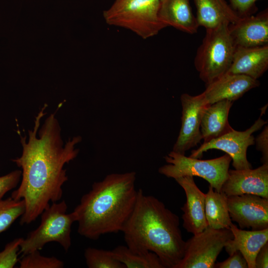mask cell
I'll list each match as a JSON object with an SVG mask.
<instances>
[{
  "label": "cell",
  "instance_id": "obj_5",
  "mask_svg": "<svg viewBox=\"0 0 268 268\" xmlns=\"http://www.w3.org/2000/svg\"><path fill=\"white\" fill-rule=\"evenodd\" d=\"M159 0H115L103 11V17L107 24L128 29L147 39L166 27L158 16Z\"/></svg>",
  "mask_w": 268,
  "mask_h": 268
},
{
  "label": "cell",
  "instance_id": "obj_27",
  "mask_svg": "<svg viewBox=\"0 0 268 268\" xmlns=\"http://www.w3.org/2000/svg\"><path fill=\"white\" fill-rule=\"evenodd\" d=\"M21 177V170H16L0 177V201L4 195L15 188Z\"/></svg>",
  "mask_w": 268,
  "mask_h": 268
},
{
  "label": "cell",
  "instance_id": "obj_13",
  "mask_svg": "<svg viewBox=\"0 0 268 268\" xmlns=\"http://www.w3.org/2000/svg\"><path fill=\"white\" fill-rule=\"evenodd\" d=\"M175 180L183 189L186 197L181 207L183 226L193 235L199 233L207 227L204 211L205 194L198 187L193 176L181 177Z\"/></svg>",
  "mask_w": 268,
  "mask_h": 268
},
{
  "label": "cell",
  "instance_id": "obj_17",
  "mask_svg": "<svg viewBox=\"0 0 268 268\" xmlns=\"http://www.w3.org/2000/svg\"><path fill=\"white\" fill-rule=\"evenodd\" d=\"M191 0H160L158 16L166 27L172 26L189 34L198 32L199 25L193 13Z\"/></svg>",
  "mask_w": 268,
  "mask_h": 268
},
{
  "label": "cell",
  "instance_id": "obj_2",
  "mask_svg": "<svg viewBox=\"0 0 268 268\" xmlns=\"http://www.w3.org/2000/svg\"><path fill=\"white\" fill-rule=\"evenodd\" d=\"M127 246L134 253L149 252L165 268H175L184 256L186 241L180 219L156 198L137 190L134 208L122 231Z\"/></svg>",
  "mask_w": 268,
  "mask_h": 268
},
{
  "label": "cell",
  "instance_id": "obj_7",
  "mask_svg": "<svg viewBox=\"0 0 268 268\" xmlns=\"http://www.w3.org/2000/svg\"><path fill=\"white\" fill-rule=\"evenodd\" d=\"M167 164L161 166L158 172L168 178H177L190 176H198L206 180L218 192L228 176L231 157L226 154L208 160L187 157L173 151L164 157Z\"/></svg>",
  "mask_w": 268,
  "mask_h": 268
},
{
  "label": "cell",
  "instance_id": "obj_30",
  "mask_svg": "<svg viewBox=\"0 0 268 268\" xmlns=\"http://www.w3.org/2000/svg\"><path fill=\"white\" fill-rule=\"evenodd\" d=\"M256 148L262 153L263 164H268V127L265 126L262 132L255 139Z\"/></svg>",
  "mask_w": 268,
  "mask_h": 268
},
{
  "label": "cell",
  "instance_id": "obj_15",
  "mask_svg": "<svg viewBox=\"0 0 268 268\" xmlns=\"http://www.w3.org/2000/svg\"><path fill=\"white\" fill-rule=\"evenodd\" d=\"M259 85L258 80L249 76L226 73L205 85L206 88L202 93L209 105L223 100L233 102Z\"/></svg>",
  "mask_w": 268,
  "mask_h": 268
},
{
  "label": "cell",
  "instance_id": "obj_24",
  "mask_svg": "<svg viewBox=\"0 0 268 268\" xmlns=\"http://www.w3.org/2000/svg\"><path fill=\"white\" fill-rule=\"evenodd\" d=\"M25 204L23 200L11 197L0 201V233L6 230L11 224L23 214Z\"/></svg>",
  "mask_w": 268,
  "mask_h": 268
},
{
  "label": "cell",
  "instance_id": "obj_6",
  "mask_svg": "<svg viewBox=\"0 0 268 268\" xmlns=\"http://www.w3.org/2000/svg\"><path fill=\"white\" fill-rule=\"evenodd\" d=\"M67 205L64 200L53 202L41 214L39 226L31 231L20 245L19 254L23 255L34 251L42 250L50 242H57L67 251L71 246V229L76 222L72 211L67 213Z\"/></svg>",
  "mask_w": 268,
  "mask_h": 268
},
{
  "label": "cell",
  "instance_id": "obj_14",
  "mask_svg": "<svg viewBox=\"0 0 268 268\" xmlns=\"http://www.w3.org/2000/svg\"><path fill=\"white\" fill-rule=\"evenodd\" d=\"M229 31L234 46L255 47L268 45V10L241 17L229 24Z\"/></svg>",
  "mask_w": 268,
  "mask_h": 268
},
{
  "label": "cell",
  "instance_id": "obj_16",
  "mask_svg": "<svg viewBox=\"0 0 268 268\" xmlns=\"http://www.w3.org/2000/svg\"><path fill=\"white\" fill-rule=\"evenodd\" d=\"M268 68V45L255 47H236L226 73L244 75L257 79Z\"/></svg>",
  "mask_w": 268,
  "mask_h": 268
},
{
  "label": "cell",
  "instance_id": "obj_29",
  "mask_svg": "<svg viewBox=\"0 0 268 268\" xmlns=\"http://www.w3.org/2000/svg\"><path fill=\"white\" fill-rule=\"evenodd\" d=\"M223 262L214 264L217 268H248L246 260L238 251H235Z\"/></svg>",
  "mask_w": 268,
  "mask_h": 268
},
{
  "label": "cell",
  "instance_id": "obj_23",
  "mask_svg": "<svg viewBox=\"0 0 268 268\" xmlns=\"http://www.w3.org/2000/svg\"><path fill=\"white\" fill-rule=\"evenodd\" d=\"M84 256L89 268H125L115 258L112 251L88 247L85 250Z\"/></svg>",
  "mask_w": 268,
  "mask_h": 268
},
{
  "label": "cell",
  "instance_id": "obj_1",
  "mask_svg": "<svg viewBox=\"0 0 268 268\" xmlns=\"http://www.w3.org/2000/svg\"><path fill=\"white\" fill-rule=\"evenodd\" d=\"M45 104L35 118L34 126L28 131V138L20 136L21 155L12 160L21 168V182L11 197L23 200L25 212L20 220L21 225L28 224L48 208L50 202L60 201L62 187L67 181L66 164L74 159L79 150L75 145L82 138L76 136L64 144L61 129L55 114H51L40 128L45 115Z\"/></svg>",
  "mask_w": 268,
  "mask_h": 268
},
{
  "label": "cell",
  "instance_id": "obj_20",
  "mask_svg": "<svg viewBox=\"0 0 268 268\" xmlns=\"http://www.w3.org/2000/svg\"><path fill=\"white\" fill-rule=\"evenodd\" d=\"M199 26L214 28L227 22L234 23L241 17L225 0H194Z\"/></svg>",
  "mask_w": 268,
  "mask_h": 268
},
{
  "label": "cell",
  "instance_id": "obj_8",
  "mask_svg": "<svg viewBox=\"0 0 268 268\" xmlns=\"http://www.w3.org/2000/svg\"><path fill=\"white\" fill-rule=\"evenodd\" d=\"M232 238L230 229L207 226L186 241L184 256L175 268H213L218 256Z\"/></svg>",
  "mask_w": 268,
  "mask_h": 268
},
{
  "label": "cell",
  "instance_id": "obj_22",
  "mask_svg": "<svg viewBox=\"0 0 268 268\" xmlns=\"http://www.w3.org/2000/svg\"><path fill=\"white\" fill-rule=\"evenodd\" d=\"M115 258L125 268H165L155 253L139 254L132 252L127 246H118L112 250Z\"/></svg>",
  "mask_w": 268,
  "mask_h": 268
},
{
  "label": "cell",
  "instance_id": "obj_3",
  "mask_svg": "<svg viewBox=\"0 0 268 268\" xmlns=\"http://www.w3.org/2000/svg\"><path fill=\"white\" fill-rule=\"evenodd\" d=\"M134 171L107 175L94 182L73 212L78 233L91 240L122 231L135 204L137 190Z\"/></svg>",
  "mask_w": 268,
  "mask_h": 268
},
{
  "label": "cell",
  "instance_id": "obj_25",
  "mask_svg": "<svg viewBox=\"0 0 268 268\" xmlns=\"http://www.w3.org/2000/svg\"><path fill=\"white\" fill-rule=\"evenodd\" d=\"M20 268H62L63 261L55 257L42 256L36 250L23 255L19 260Z\"/></svg>",
  "mask_w": 268,
  "mask_h": 268
},
{
  "label": "cell",
  "instance_id": "obj_19",
  "mask_svg": "<svg viewBox=\"0 0 268 268\" xmlns=\"http://www.w3.org/2000/svg\"><path fill=\"white\" fill-rule=\"evenodd\" d=\"M232 104L233 102L223 100L206 107L200 127L203 143L219 137L233 130L228 119Z\"/></svg>",
  "mask_w": 268,
  "mask_h": 268
},
{
  "label": "cell",
  "instance_id": "obj_31",
  "mask_svg": "<svg viewBox=\"0 0 268 268\" xmlns=\"http://www.w3.org/2000/svg\"><path fill=\"white\" fill-rule=\"evenodd\" d=\"M255 266V268L268 267V242L264 244L257 253Z\"/></svg>",
  "mask_w": 268,
  "mask_h": 268
},
{
  "label": "cell",
  "instance_id": "obj_4",
  "mask_svg": "<svg viewBox=\"0 0 268 268\" xmlns=\"http://www.w3.org/2000/svg\"><path fill=\"white\" fill-rule=\"evenodd\" d=\"M229 24L224 22L206 29L197 50L194 65L205 85L226 73L231 65L235 46L230 35Z\"/></svg>",
  "mask_w": 268,
  "mask_h": 268
},
{
  "label": "cell",
  "instance_id": "obj_11",
  "mask_svg": "<svg viewBox=\"0 0 268 268\" xmlns=\"http://www.w3.org/2000/svg\"><path fill=\"white\" fill-rule=\"evenodd\" d=\"M227 204L231 220L240 229L268 228V199L253 194L227 196Z\"/></svg>",
  "mask_w": 268,
  "mask_h": 268
},
{
  "label": "cell",
  "instance_id": "obj_18",
  "mask_svg": "<svg viewBox=\"0 0 268 268\" xmlns=\"http://www.w3.org/2000/svg\"><path fill=\"white\" fill-rule=\"evenodd\" d=\"M233 238L224 246L229 255L239 251L247 261L248 268H255V258L262 246L268 241V228L250 231L238 228L232 223L230 226Z\"/></svg>",
  "mask_w": 268,
  "mask_h": 268
},
{
  "label": "cell",
  "instance_id": "obj_12",
  "mask_svg": "<svg viewBox=\"0 0 268 268\" xmlns=\"http://www.w3.org/2000/svg\"><path fill=\"white\" fill-rule=\"evenodd\" d=\"M221 192L227 196L253 194L268 199V164L255 169H229Z\"/></svg>",
  "mask_w": 268,
  "mask_h": 268
},
{
  "label": "cell",
  "instance_id": "obj_9",
  "mask_svg": "<svg viewBox=\"0 0 268 268\" xmlns=\"http://www.w3.org/2000/svg\"><path fill=\"white\" fill-rule=\"evenodd\" d=\"M266 124V121L259 117L250 128L244 131L233 129L219 137L203 143L199 148L192 151L190 157L200 158L204 152L212 149H218L224 151L231 157L235 169L252 168L247 159V150L249 146L255 143L253 134Z\"/></svg>",
  "mask_w": 268,
  "mask_h": 268
},
{
  "label": "cell",
  "instance_id": "obj_21",
  "mask_svg": "<svg viewBox=\"0 0 268 268\" xmlns=\"http://www.w3.org/2000/svg\"><path fill=\"white\" fill-rule=\"evenodd\" d=\"M204 211L207 226L215 229L230 228L232 222L228 211L227 196L224 193L218 192L209 186L205 194Z\"/></svg>",
  "mask_w": 268,
  "mask_h": 268
},
{
  "label": "cell",
  "instance_id": "obj_10",
  "mask_svg": "<svg viewBox=\"0 0 268 268\" xmlns=\"http://www.w3.org/2000/svg\"><path fill=\"white\" fill-rule=\"evenodd\" d=\"M180 99L182 108L181 127L172 151L185 154L202 139L201 123L203 112L209 104L203 93L196 96L183 93Z\"/></svg>",
  "mask_w": 268,
  "mask_h": 268
},
{
  "label": "cell",
  "instance_id": "obj_26",
  "mask_svg": "<svg viewBox=\"0 0 268 268\" xmlns=\"http://www.w3.org/2000/svg\"><path fill=\"white\" fill-rule=\"evenodd\" d=\"M22 238L14 239L6 244L0 252V268H12L19 261L18 255Z\"/></svg>",
  "mask_w": 268,
  "mask_h": 268
},
{
  "label": "cell",
  "instance_id": "obj_28",
  "mask_svg": "<svg viewBox=\"0 0 268 268\" xmlns=\"http://www.w3.org/2000/svg\"><path fill=\"white\" fill-rule=\"evenodd\" d=\"M259 0H229L230 5L240 17L254 14L258 8L256 2Z\"/></svg>",
  "mask_w": 268,
  "mask_h": 268
}]
</instances>
